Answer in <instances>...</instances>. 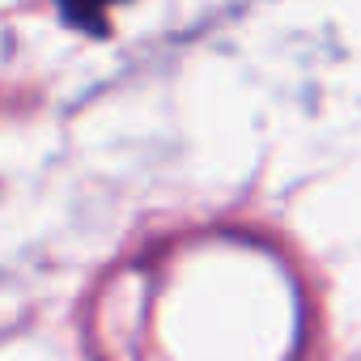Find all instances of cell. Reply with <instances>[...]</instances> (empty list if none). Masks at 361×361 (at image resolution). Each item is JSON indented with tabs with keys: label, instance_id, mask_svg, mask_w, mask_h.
I'll list each match as a JSON object with an SVG mask.
<instances>
[{
	"label": "cell",
	"instance_id": "obj_1",
	"mask_svg": "<svg viewBox=\"0 0 361 361\" xmlns=\"http://www.w3.org/2000/svg\"><path fill=\"white\" fill-rule=\"evenodd\" d=\"M111 5H115V0H60L64 18H68V22H81V26H98Z\"/></svg>",
	"mask_w": 361,
	"mask_h": 361
}]
</instances>
